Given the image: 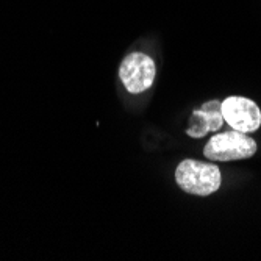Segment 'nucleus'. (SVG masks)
I'll use <instances>...</instances> for the list:
<instances>
[{"instance_id":"nucleus-1","label":"nucleus","mask_w":261,"mask_h":261,"mask_svg":"<svg viewBox=\"0 0 261 261\" xmlns=\"http://www.w3.org/2000/svg\"><path fill=\"white\" fill-rule=\"evenodd\" d=\"M177 185L194 196H210L221 188V171L216 164L197 160H183L175 169Z\"/></svg>"},{"instance_id":"nucleus-2","label":"nucleus","mask_w":261,"mask_h":261,"mask_svg":"<svg viewBox=\"0 0 261 261\" xmlns=\"http://www.w3.org/2000/svg\"><path fill=\"white\" fill-rule=\"evenodd\" d=\"M256 153V142L244 132L230 130L211 136L203 155L211 161L246 160Z\"/></svg>"},{"instance_id":"nucleus-3","label":"nucleus","mask_w":261,"mask_h":261,"mask_svg":"<svg viewBox=\"0 0 261 261\" xmlns=\"http://www.w3.org/2000/svg\"><path fill=\"white\" fill-rule=\"evenodd\" d=\"M155 63L150 57L144 54L127 55L119 67V79L125 89L132 94H141L149 89L155 80Z\"/></svg>"},{"instance_id":"nucleus-4","label":"nucleus","mask_w":261,"mask_h":261,"mask_svg":"<svg viewBox=\"0 0 261 261\" xmlns=\"http://www.w3.org/2000/svg\"><path fill=\"white\" fill-rule=\"evenodd\" d=\"M224 121L238 132L252 133L261 125V110L258 105L246 97L231 96L222 102Z\"/></svg>"},{"instance_id":"nucleus-5","label":"nucleus","mask_w":261,"mask_h":261,"mask_svg":"<svg viewBox=\"0 0 261 261\" xmlns=\"http://www.w3.org/2000/svg\"><path fill=\"white\" fill-rule=\"evenodd\" d=\"M222 124V102L211 100L193 111L191 119H189V127L186 128V135L191 138H203L210 132H218Z\"/></svg>"}]
</instances>
